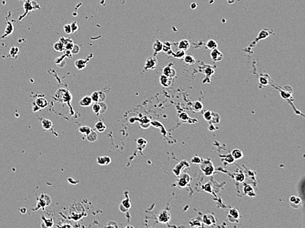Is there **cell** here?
<instances>
[{"instance_id": "obj_4", "label": "cell", "mask_w": 305, "mask_h": 228, "mask_svg": "<svg viewBox=\"0 0 305 228\" xmlns=\"http://www.w3.org/2000/svg\"><path fill=\"white\" fill-rule=\"evenodd\" d=\"M179 179L178 180V186L180 188H183L187 187L189 184L190 181H191V177L189 174L186 173L180 174Z\"/></svg>"}, {"instance_id": "obj_26", "label": "cell", "mask_w": 305, "mask_h": 228, "mask_svg": "<svg viewBox=\"0 0 305 228\" xmlns=\"http://www.w3.org/2000/svg\"><path fill=\"white\" fill-rule=\"evenodd\" d=\"M244 192L249 197H255L256 195V193L255 191H254L253 188L252 187L251 185H247L244 187Z\"/></svg>"}, {"instance_id": "obj_31", "label": "cell", "mask_w": 305, "mask_h": 228, "mask_svg": "<svg viewBox=\"0 0 305 228\" xmlns=\"http://www.w3.org/2000/svg\"><path fill=\"white\" fill-rule=\"evenodd\" d=\"M220 121V116L217 112H212V116L210 122L212 124H218Z\"/></svg>"}, {"instance_id": "obj_24", "label": "cell", "mask_w": 305, "mask_h": 228, "mask_svg": "<svg viewBox=\"0 0 305 228\" xmlns=\"http://www.w3.org/2000/svg\"><path fill=\"white\" fill-rule=\"evenodd\" d=\"M163 51L165 53H169L170 55L172 54V44L171 42L165 41V43H163Z\"/></svg>"}, {"instance_id": "obj_1", "label": "cell", "mask_w": 305, "mask_h": 228, "mask_svg": "<svg viewBox=\"0 0 305 228\" xmlns=\"http://www.w3.org/2000/svg\"><path fill=\"white\" fill-rule=\"evenodd\" d=\"M55 99L60 103H69L71 101L72 97L69 91L65 88H60L57 91Z\"/></svg>"}, {"instance_id": "obj_12", "label": "cell", "mask_w": 305, "mask_h": 228, "mask_svg": "<svg viewBox=\"0 0 305 228\" xmlns=\"http://www.w3.org/2000/svg\"><path fill=\"white\" fill-rule=\"evenodd\" d=\"M159 80H160V83L161 85L165 88H169V86H171L172 82V78L165 76L164 74L161 75L160 76V78H159Z\"/></svg>"}, {"instance_id": "obj_11", "label": "cell", "mask_w": 305, "mask_h": 228, "mask_svg": "<svg viewBox=\"0 0 305 228\" xmlns=\"http://www.w3.org/2000/svg\"><path fill=\"white\" fill-rule=\"evenodd\" d=\"M35 104H36V106L39 109H41V108H44L47 107L48 105V102L45 97H39L36 99Z\"/></svg>"}, {"instance_id": "obj_50", "label": "cell", "mask_w": 305, "mask_h": 228, "mask_svg": "<svg viewBox=\"0 0 305 228\" xmlns=\"http://www.w3.org/2000/svg\"><path fill=\"white\" fill-rule=\"evenodd\" d=\"M227 3L231 4V3H234V1H235V0H227Z\"/></svg>"}, {"instance_id": "obj_37", "label": "cell", "mask_w": 305, "mask_h": 228, "mask_svg": "<svg viewBox=\"0 0 305 228\" xmlns=\"http://www.w3.org/2000/svg\"><path fill=\"white\" fill-rule=\"evenodd\" d=\"M140 121H142V127L144 128H147L151 125V121L150 119L147 116H143Z\"/></svg>"}, {"instance_id": "obj_5", "label": "cell", "mask_w": 305, "mask_h": 228, "mask_svg": "<svg viewBox=\"0 0 305 228\" xmlns=\"http://www.w3.org/2000/svg\"><path fill=\"white\" fill-rule=\"evenodd\" d=\"M93 102L99 103L104 102L106 99V95L102 91H96L93 92L91 96Z\"/></svg>"}, {"instance_id": "obj_39", "label": "cell", "mask_w": 305, "mask_h": 228, "mask_svg": "<svg viewBox=\"0 0 305 228\" xmlns=\"http://www.w3.org/2000/svg\"><path fill=\"white\" fill-rule=\"evenodd\" d=\"M203 159L201 158L200 156H199L197 155L196 156H194L193 158H192L191 159V162L194 164H200L201 162H202Z\"/></svg>"}, {"instance_id": "obj_21", "label": "cell", "mask_w": 305, "mask_h": 228, "mask_svg": "<svg viewBox=\"0 0 305 228\" xmlns=\"http://www.w3.org/2000/svg\"><path fill=\"white\" fill-rule=\"evenodd\" d=\"M179 117H180V118L182 120L183 122H187V123H191V124H193L194 122H197V120H193L191 117H189L188 116V114H187V113H185V112H182V113H181L180 115H179Z\"/></svg>"}, {"instance_id": "obj_44", "label": "cell", "mask_w": 305, "mask_h": 228, "mask_svg": "<svg viewBox=\"0 0 305 228\" xmlns=\"http://www.w3.org/2000/svg\"><path fill=\"white\" fill-rule=\"evenodd\" d=\"M71 51H72V53L73 54H76L77 53H78L80 51V47L78 45H76V44H74L73 47H72V49H71Z\"/></svg>"}, {"instance_id": "obj_6", "label": "cell", "mask_w": 305, "mask_h": 228, "mask_svg": "<svg viewBox=\"0 0 305 228\" xmlns=\"http://www.w3.org/2000/svg\"><path fill=\"white\" fill-rule=\"evenodd\" d=\"M171 218V214H170L169 211H168L167 210H164L163 211L159 212V215L157 216V220L159 222L161 223H167L169 222Z\"/></svg>"}, {"instance_id": "obj_2", "label": "cell", "mask_w": 305, "mask_h": 228, "mask_svg": "<svg viewBox=\"0 0 305 228\" xmlns=\"http://www.w3.org/2000/svg\"><path fill=\"white\" fill-rule=\"evenodd\" d=\"M200 168L205 176H210L214 172V167L213 162L209 159H204L200 164Z\"/></svg>"}, {"instance_id": "obj_30", "label": "cell", "mask_w": 305, "mask_h": 228, "mask_svg": "<svg viewBox=\"0 0 305 228\" xmlns=\"http://www.w3.org/2000/svg\"><path fill=\"white\" fill-rule=\"evenodd\" d=\"M206 47L210 50H213L214 49L217 48L218 43L215 40H214L213 39H211L207 42Z\"/></svg>"}, {"instance_id": "obj_20", "label": "cell", "mask_w": 305, "mask_h": 228, "mask_svg": "<svg viewBox=\"0 0 305 228\" xmlns=\"http://www.w3.org/2000/svg\"><path fill=\"white\" fill-rule=\"evenodd\" d=\"M203 222L207 225H213L216 222L214 217L211 214H207L203 217Z\"/></svg>"}, {"instance_id": "obj_46", "label": "cell", "mask_w": 305, "mask_h": 228, "mask_svg": "<svg viewBox=\"0 0 305 228\" xmlns=\"http://www.w3.org/2000/svg\"><path fill=\"white\" fill-rule=\"evenodd\" d=\"M206 70L207 71H205V74L209 75V76H210V75H212L214 72V70L213 69H212L211 68H207Z\"/></svg>"}, {"instance_id": "obj_14", "label": "cell", "mask_w": 305, "mask_h": 228, "mask_svg": "<svg viewBox=\"0 0 305 228\" xmlns=\"http://www.w3.org/2000/svg\"><path fill=\"white\" fill-rule=\"evenodd\" d=\"M97 162L101 166H107L111 162V158L108 156H98L97 158Z\"/></svg>"}, {"instance_id": "obj_38", "label": "cell", "mask_w": 305, "mask_h": 228, "mask_svg": "<svg viewBox=\"0 0 305 228\" xmlns=\"http://www.w3.org/2000/svg\"><path fill=\"white\" fill-rule=\"evenodd\" d=\"M224 160L227 164H232V163L234 162V161H235V159H234L233 156L231 155V154H226V156H224Z\"/></svg>"}, {"instance_id": "obj_16", "label": "cell", "mask_w": 305, "mask_h": 228, "mask_svg": "<svg viewBox=\"0 0 305 228\" xmlns=\"http://www.w3.org/2000/svg\"><path fill=\"white\" fill-rule=\"evenodd\" d=\"M131 207L130 200L128 198H126L122 201L120 205V210L122 212H126Z\"/></svg>"}, {"instance_id": "obj_8", "label": "cell", "mask_w": 305, "mask_h": 228, "mask_svg": "<svg viewBox=\"0 0 305 228\" xmlns=\"http://www.w3.org/2000/svg\"><path fill=\"white\" fill-rule=\"evenodd\" d=\"M210 55H211L213 61L214 62H220L223 60V58H224V55L217 48L211 50Z\"/></svg>"}, {"instance_id": "obj_40", "label": "cell", "mask_w": 305, "mask_h": 228, "mask_svg": "<svg viewBox=\"0 0 305 228\" xmlns=\"http://www.w3.org/2000/svg\"><path fill=\"white\" fill-rule=\"evenodd\" d=\"M235 178L239 182H243V181H244L245 180V175L243 173H242V172H239V173L235 175Z\"/></svg>"}, {"instance_id": "obj_17", "label": "cell", "mask_w": 305, "mask_h": 228, "mask_svg": "<svg viewBox=\"0 0 305 228\" xmlns=\"http://www.w3.org/2000/svg\"><path fill=\"white\" fill-rule=\"evenodd\" d=\"M163 43H162L160 40H157L152 44V49L154 51V55H156L158 53H160L163 51Z\"/></svg>"}, {"instance_id": "obj_49", "label": "cell", "mask_w": 305, "mask_h": 228, "mask_svg": "<svg viewBox=\"0 0 305 228\" xmlns=\"http://www.w3.org/2000/svg\"><path fill=\"white\" fill-rule=\"evenodd\" d=\"M197 7V4L196 3H193L191 4V9H195Z\"/></svg>"}, {"instance_id": "obj_13", "label": "cell", "mask_w": 305, "mask_h": 228, "mask_svg": "<svg viewBox=\"0 0 305 228\" xmlns=\"http://www.w3.org/2000/svg\"><path fill=\"white\" fill-rule=\"evenodd\" d=\"M93 103V101L91 96H85L81 99L80 101V105L83 107H88L91 106Z\"/></svg>"}, {"instance_id": "obj_9", "label": "cell", "mask_w": 305, "mask_h": 228, "mask_svg": "<svg viewBox=\"0 0 305 228\" xmlns=\"http://www.w3.org/2000/svg\"><path fill=\"white\" fill-rule=\"evenodd\" d=\"M189 163L187 162L186 160L181 161V162L180 163H178V164L176 166L175 168H174L173 172L177 176H180V174H181V172H182V170L183 169H185V168L189 167Z\"/></svg>"}, {"instance_id": "obj_22", "label": "cell", "mask_w": 305, "mask_h": 228, "mask_svg": "<svg viewBox=\"0 0 305 228\" xmlns=\"http://www.w3.org/2000/svg\"><path fill=\"white\" fill-rule=\"evenodd\" d=\"M189 47H190V43L187 39H183L178 43L179 49H182L185 51L188 50Z\"/></svg>"}, {"instance_id": "obj_18", "label": "cell", "mask_w": 305, "mask_h": 228, "mask_svg": "<svg viewBox=\"0 0 305 228\" xmlns=\"http://www.w3.org/2000/svg\"><path fill=\"white\" fill-rule=\"evenodd\" d=\"M228 217H229L228 218H233V219H231V222H236V221L239 218V213L238 210L237 209H231L229 210Z\"/></svg>"}, {"instance_id": "obj_32", "label": "cell", "mask_w": 305, "mask_h": 228, "mask_svg": "<svg viewBox=\"0 0 305 228\" xmlns=\"http://www.w3.org/2000/svg\"><path fill=\"white\" fill-rule=\"evenodd\" d=\"M203 105L201 101H195V103H193L192 105V108L195 112H199L203 109Z\"/></svg>"}, {"instance_id": "obj_3", "label": "cell", "mask_w": 305, "mask_h": 228, "mask_svg": "<svg viewBox=\"0 0 305 228\" xmlns=\"http://www.w3.org/2000/svg\"><path fill=\"white\" fill-rule=\"evenodd\" d=\"M107 110V104L104 102L94 103L92 105V110L95 114L99 115L105 112Z\"/></svg>"}, {"instance_id": "obj_35", "label": "cell", "mask_w": 305, "mask_h": 228, "mask_svg": "<svg viewBox=\"0 0 305 228\" xmlns=\"http://www.w3.org/2000/svg\"><path fill=\"white\" fill-rule=\"evenodd\" d=\"M269 35L270 33L268 31H267L266 30H262L258 34V37H256V40L259 41L260 39H264V38H266Z\"/></svg>"}, {"instance_id": "obj_23", "label": "cell", "mask_w": 305, "mask_h": 228, "mask_svg": "<svg viewBox=\"0 0 305 228\" xmlns=\"http://www.w3.org/2000/svg\"><path fill=\"white\" fill-rule=\"evenodd\" d=\"M86 139L90 143H94L98 139V134L94 130H92L91 132L86 136Z\"/></svg>"}, {"instance_id": "obj_45", "label": "cell", "mask_w": 305, "mask_h": 228, "mask_svg": "<svg viewBox=\"0 0 305 228\" xmlns=\"http://www.w3.org/2000/svg\"><path fill=\"white\" fill-rule=\"evenodd\" d=\"M260 84H262V85H264V86H266V85H268V80L265 78L264 76L260 77Z\"/></svg>"}, {"instance_id": "obj_34", "label": "cell", "mask_w": 305, "mask_h": 228, "mask_svg": "<svg viewBox=\"0 0 305 228\" xmlns=\"http://www.w3.org/2000/svg\"><path fill=\"white\" fill-rule=\"evenodd\" d=\"M78 130L82 134L85 135V136H86L90 132H91L92 129H91V128L89 127V126H81V127H80Z\"/></svg>"}, {"instance_id": "obj_48", "label": "cell", "mask_w": 305, "mask_h": 228, "mask_svg": "<svg viewBox=\"0 0 305 228\" xmlns=\"http://www.w3.org/2000/svg\"><path fill=\"white\" fill-rule=\"evenodd\" d=\"M209 130H210V131H215L216 130V128L214 127V124H210V126H209Z\"/></svg>"}, {"instance_id": "obj_28", "label": "cell", "mask_w": 305, "mask_h": 228, "mask_svg": "<svg viewBox=\"0 0 305 228\" xmlns=\"http://www.w3.org/2000/svg\"><path fill=\"white\" fill-rule=\"evenodd\" d=\"M54 49L55 51L62 52L65 50V46H64V44L61 41H58L54 43Z\"/></svg>"}, {"instance_id": "obj_33", "label": "cell", "mask_w": 305, "mask_h": 228, "mask_svg": "<svg viewBox=\"0 0 305 228\" xmlns=\"http://www.w3.org/2000/svg\"><path fill=\"white\" fill-rule=\"evenodd\" d=\"M172 56L176 57L177 59H182L185 57V51L182 49H179L176 53H172L171 54Z\"/></svg>"}, {"instance_id": "obj_42", "label": "cell", "mask_w": 305, "mask_h": 228, "mask_svg": "<svg viewBox=\"0 0 305 228\" xmlns=\"http://www.w3.org/2000/svg\"><path fill=\"white\" fill-rule=\"evenodd\" d=\"M203 116H204V118L205 119V120L207 121H210L211 120V116H212V112L210 111V110H207V111L204 112V114H203Z\"/></svg>"}, {"instance_id": "obj_15", "label": "cell", "mask_w": 305, "mask_h": 228, "mask_svg": "<svg viewBox=\"0 0 305 228\" xmlns=\"http://www.w3.org/2000/svg\"><path fill=\"white\" fill-rule=\"evenodd\" d=\"M88 61L89 59H78L75 61V66L80 70L84 69L86 67V65H87Z\"/></svg>"}, {"instance_id": "obj_41", "label": "cell", "mask_w": 305, "mask_h": 228, "mask_svg": "<svg viewBox=\"0 0 305 228\" xmlns=\"http://www.w3.org/2000/svg\"><path fill=\"white\" fill-rule=\"evenodd\" d=\"M63 30L67 34H72V28L70 26V24H66L63 26Z\"/></svg>"}, {"instance_id": "obj_47", "label": "cell", "mask_w": 305, "mask_h": 228, "mask_svg": "<svg viewBox=\"0 0 305 228\" xmlns=\"http://www.w3.org/2000/svg\"><path fill=\"white\" fill-rule=\"evenodd\" d=\"M106 227H118V224H117L116 222H109L108 224L106 225Z\"/></svg>"}, {"instance_id": "obj_27", "label": "cell", "mask_w": 305, "mask_h": 228, "mask_svg": "<svg viewBox=\"0 0 305 228\" xmlns=\"http://www.w3.org/2000/svg\"><path fill=\"white\" fill-rule=\"evenodd\" d=\"M231 154V155L233 156L235 160H238V159L241 158L243 156V152L241 151V150L238 149H235L232 150Z\"/></svg>"}, {"instance_id": "obj_7", "label": "cell", "mask_w": 305, "mask_h": 228, "mask_svg": "<svg viewBox=\"0 0 305 228\" xmlns=\"http://www.w3.org/2000/svg\"><path fill=\"white\" fill-rule=\"evenodd\" d=\"M157 65V60L155 57H149L145 61L144 69L147 71L149 70H153L156 68Z\"/></svg>"}, {"instance_id": "obj_36", "label": "cell", "mask_w": 305, "mask_h": 228, "mask_svg": "<svg viewBox=\"0 0 305 228\" xmlns=\"http://www.w3.org/2000/svg\"><path fill=\"white\" fill-rule=\"evenodd\" d=\"M184 62L188 65H193L195 63V59L192 55H185L184 57Z\"/></svg>"}, {"instance_id": "obj_10", "label": "cell", "mask_w": 305, "mask_h": 228, "mask_svg": "<svg viewBox=\"0 0 305 228\" xmlns=\"http://www.w3.org/2000/svg\"><path fill=\"white\" fill-rule=\"evenodd\" d=\"M163 74L171 78H174L176 76V70L172 67L171 65H168L167 66L163 68Z\"/></svg>"}, {"instance_id": "obj_25", "label": "cell", "mask_w": 305, "mask_h": 228, "mask_svg": "<svg viewBox=\"0 0 305 228\" xmlns=\"http://www.w3.org/2000/svg\"><path fill=\"white\" fill-rule=\"evenodd\" d=\"M95 128L98 132H103L106 130V125L103 123V121H98L96 124H95Z\"/></svg>"}, {"instance_id": "obj_29", "label": "cell", "mask_w": 305, "mask_h": 228, "mask_svg": "<svg viewBox=\"0 0 305 228\" xmlns=\"http://www.w3.org/2000/svg\"><path fill=\"white\" fill-rule=\"evenodd\" d=\"M41 126H42L44 130H50L53 126V123L52 121L48 120V119H43L41 120Z\"/></svg>"}, {"instance_id": "obj_19", "label": "cell", "mask_w": 305, "mask_h": 228, "mask_svg": "<svg viewBox=\"0 0 305 228\" xmlns=\"http://www.w3.org/2000/svg\"><path fill=\"white\" fill-rule=\"evenodd\" d=\"M290 203L291 205L293 207V208L297 209L299 208L300 205H301L302 201L301 199L299 197H298L297 196H292L290 198Z\"/></svg>"}, {"instance_id": "obj_43", "label": "cell", "mask_w": 305, "mask_h": 228, "mask_svg": "<svg viewBox=\"0 0 305 228\" xmlns=\"http://www.w3.org/2000/svg\"><path fill=\"white\" fill-rule=\"evenodd\" d=\"M70 26H71V28H72V33H74L75 32H76V31L78 30V24H77L76 22H73V23H72L71 24H70Z\"/></svg>"}]
</instances>
